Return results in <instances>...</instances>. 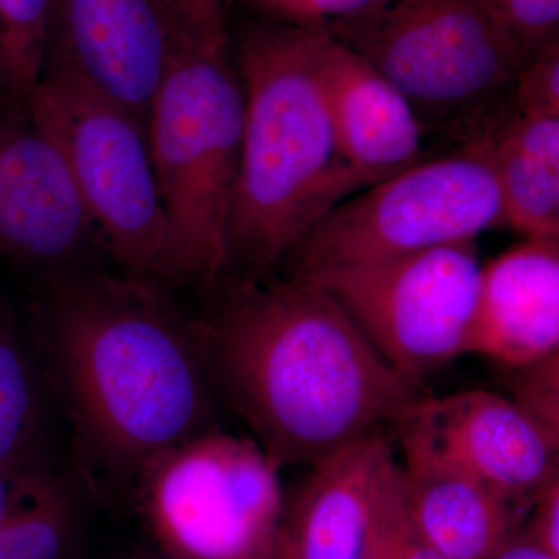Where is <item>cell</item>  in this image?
I'll list each match as a JSON object with an SVG mask.
<instances>
[{
    "instance_id": "obj_1",
    "label": "cell",
    "mask_w": 559,
    "mask_h": 559,
    "mask_svg": "<svg viewBox=\"0 0 559 559\" xmlns=\"http://www.w3.org/2000/svg\"><path fill=\"white\" fill-rule=\"evenodd\" d=\"M44 285L38 336L94 488L135 485L164 452L212 430L218 393L171 288L98 270Z\"/></svg>"
},
{
    "instance_id": "obj_2",
    "label": "cell",
    "mask_w": 559,
    "mask_h": 559,
    "mask_svg": "<svg viewBox=\"0 0 559 559\" xmlns=\"http://www.w3.org/2000/svg\"><path fill=\"white\" fill-rule=\"evenodd\" d=\"M219 283L194 320L202 355L216 393L278 469L316 465L382 426L396 428L418 400L314 280Z\"/></svg>"
},
{
    "instance_id": "obj_3",
    "label": "cell",
    "mask_w": 559,
    "mask_h": 559,
    "mask_svg": "<svg viewBox=\"0 0 559 559\" xmlns=\"http://www.w3.org/2000/svg\"><path fill=\"white\" fill-rule=\"evenodd\" d=\"M325 36L275 21L238 35L245 121L227 227L231 278L270 277L331 209L374 183L337 146L319 76Z\"/></svg>"
},
{
    "instance_id": "obj_4",
    "label": "cell",
    "mask_w": 559,
    "mask_h": 559,
    "mask_svg": "<svg viewBox=\"0 0 559 559\" xmlns=\"http://www.w3.org/2000/svg\"><path fill=\"white\" fill-rule=\"evenodd\" d=\"M242 121L245 95L226 49L178 44L146 123L171 288L209 294L226 277Z\"/></svg>"
},
{
    "instance_id": "obj_5",
    "label": "cell",
    "mask_w": 559,
    "mask_h": 559,
    "mask_svg": "<svg viewBox=\"0 0 559 559\" xmlns=\"http://www.w3.org/2000/svg\"><path fill=\"white\" fill-rule=\"evenodd\" d=\"M457 145L487 138L511 108L527 57L485 0H385L329 32Z\"/></svg>"
},
{
    "instance_id": "obj_6",
    "label": "cell",
    "mask_w": 559,
    "mask_h": 559,
    "mask_svg": "<svg viewBox=\"0 0 559 559\" xmlns=\"http://www.w3.org/2000/svg\"><path fill=\"white\" fill-rule=\"evenodd\" d=\"M27 102L60 148L80 200L121 274L171 288L167 224L145 127L75 70L53 60L44 61Z\"/></svg>"
},
{
    "instance_id": "obj_7",
    "label": "cell",
    "mask_w": 559,
    "mask_h": 559,
    "mask_svg": "<svg viewBox=\"0 0 559 559\" xmlns=\"http://www.w3.org/2000/svg\"><path fill=\"white\" fill-rule=\"evenodd\" d=\"M506 226L502 200L481 140L426 157L358 191L290 250L293 275L385 263Z\"/></svg>"
},
{
    "instance_id": "obj_8",
    "label": "cell",
    "mask_w": 559,
    "mask_h": 559,
    "mask_svg": "<svg viewBox=\"0 0 559 559\" xmlns=\"http://www.w3.org/2000/svg\"><path fill=\"white\" fill-rule=\"evenodd\" d=\"M278 468L257 441L201 433L138 480L143 513L176 559H266L282 527Z\"/></svg>"
},
{
    "instance_id": "obj_9",
    "label": "cell",
    "mask_w": 559,
    "mask_h": 559,
    "mask_svg": "<svg viewBox=\"0 0 559 559\" xmlns=\"http://www.w3.org/2000/svg\"><path fill=\"white\" fill-rule=\"evenodd\" d=\"M480 274L476 241H468L305 277L329 290L378 355L417 388L466 355Z\"/></svg>"
},
{
    "instance_id": "obj_10",
    "label": "cell",
    "mask_w": 559,
    "mask_h": 559,
    "mask_svg": "<svg viewBox=\"0 0 559 559\" xmlns=\"http://www.w3.org/2000/svg\"><path fill=\"white\" fill-rule=\"evenodd\" d=\"M97 248L105 250L57 143L27 97L0 86V255L53 277L95 270Z\"/></svg>"
},
{
    "instance_id": "obj_11",
    "label": "cell",
    "mask_w": 559,
    "mask_h": 559,
    "mask_svg": "<svg viewBox=\"0 0 559 559\" xmlns=\"http://www.w3.org/2000/svg\"><path fill=\"white\" fill-rule=\"evenodd\" d=\"M396 429L403 450L447 460L524 506L559 476V440L498 393L418 396Z\"/></svg>"
},
{
    "instance_id": "obj_12",
    "label": "cell",
    "mask_w": 559,
    "mask_h": 559,
    "mask_svg": "<svg viewBox=\"0 0 559 559\" xmlns=\"http://www.w3.org/2000/svg\"><path fill=\"white\" fill-rule=\"evenodd\" d=\"M404 514L400 463L373 433L312 465L280 536L293 559H377Z\"/></svg>"
},
{
    "instance_id": "obj_13",
    "label": "cell",
    "mask_w": 559,
    "mask_h": 559,
    "mask_svg": "<svg viewBox=\"0 0 559 559\" xmlns=\"http://www.w3.org/2000/svg\"><path fill=\"white\" fill-rule=\"evenodd\" d=\"M176 46L160 0L51 2L46 60L75 70L145 130Z\"/></svg>"
},
{
    "instance_id": "obj_14",
    "label": "cell",
    "mask_w": 559,
    "mask_h": 559,
    "mask_svg": "<svg viewBox=\"0 0 559 559\" xmlns=\"http://www.w3.org/2000/svg\"><path fill=\"white\" fill-rule=\"evenodd\" d=\"M559 352V238H525L481 264L466 355L511 369Z\"/></svg>"
},
{
    "instance_id": "obj_15",
    "label": "cell",
    "mask_w": 559,
    "mask_h": 559,
    "mask_svg": "<svg viewBox=\"0 0 559 559\" xmlns=\"http://www.w3.org/2000/svg\"><path fill=\"white\" fill-rule=\"evenodd\" d=\"M320 86L342 157L378 182L429 157L428 131L411 103L373 66L326 33Z\"/></svg>"
},
{
    "instance_id": "obj_16",
    "label": "cell",
    "mask_w": 559,
    "mask_h": 559,
    "mask_svg": "<svg viewBox=\"0 0 559 559\" xmlns=\"http://www.w3.org/2000/svg\"><path fill=\"white\" fill-rule=\"evenodd\" d=\"M404 502L412 528L444 559H489L521 528L530 506L426 452L403 450Z\"/></svg>"
},
{
    "instance_id": "obj_17",
    "label": "cell",
    "mask_w": 559,
    "mask_h": 559,
    "mask_svg": "<svg viewBox=\"0 0 559 559\" xmlns=\"http://www.w3.org/2000/svg\"><path fill=\"white\" fill-rule=\"evenodd\" d=\"M481 142L498 180L506 226L524 238H559V116L510 108Z\"/></svg>"
},
{
    "instance_id": "obj_18",
    "label": "cell",
    "mask_w": 559,
    "mask_h": 559,
    "mask_svg": "<svg viewBox=\"0 0 559 559\" xmlns=\"http://www.w3.org/2000/svg\"><path fill=\"white\" fill-rule=\"evenodd\" d=\"M73 532L72 496L43 471L24 502L0 525V559H69Z\"/></svg>"
},
{
    "instance_id": "obj_19",
    "label": "cell",
    "mask_w": 559,
    "mask_h": 559,
    "mask_svg": "<svg viewBox=\"0 0 559 559\" xmlns=\"http://www.w3.org/2000/svg\"><path fill=\"white\" fill-rule=\"evenodd\" d=\"M39 423L35 366L13 323L0 318V468L31 460Z\"/></svg>"
},
{
    "instance_id": "obj_20",
    "label": "cell",
    "mask_w": 559,
    "mask_h": 559,
    "mask_svg": "<svg viewBox=\"0 0 559 559\" xmlns=\"http://www.w3.org/2000/svg\"><path fill=\"white\" fill-rule=\"evenodd\" d=\"M53 0H0V86L13 94L33 90L46 60Z\"/></svg>"
},
{
    "instance_id": "obj_21",
    "label": "cell",
    "mask_w": 559,
    "mask_h": 559,
    "mask_svg": "<svg viewBox=\"0 0 559 559\" xmlns=\"http://www.w3.org/2000/svg\"><path fill=\"white\" fill-rule=\"evenodd\" d=\"M514 370L510 400L559 440V352Z\"/></svg>"
},
{
    "instance_id": "obj_22",
    "label": "cell",
    "mask_w": 559,
    "mask_h": 559,
    "mask_svg": "<svg viewBox=\"0 0 559 559\" xmlns=\"http://www.w3.org/2000/svg\"><path fill=\"white\" fill-rule=\"evenodd\" d=\"M522 53L532 57L559 39V0H485Z\"/></svg>"
},
{
    "instance_id": "obj_23",
    "label": "cell",
    "mask_w": 559,
    "mask_h": 559,
    "mask_svg": "<svg viewBox=\"0 0 559 559\" xmlns=\"http://www.w3.org/2000/svg\"><path fill=\"white\" fill-rule=\"evenodd\" d=\"M511 109L559 116V39L544 44L522 66L514 81Z\"/></svg>"
},
{
    "instance_id": "obj_24",
    "label": "cell",
    "mask_w": 559,
    "mask_h": 559,
    "mask_svg": "<svg viewBox=\"0 0 559 559\" xmlns=\"http://www.w3.org/2000/svg\"><path fill=\"white\" fill-rule=\"evenodd\" d=\"M272 21L329 32L334 25L355 20L385 0H253Z\"/></svg>"
},
{
    "instance_id": "obj_25",
    "label": "cell",
    "mask_w": 559,
    "mask_h": 559,
    "mask_svg": "<svg viewBox=\"0 0 559 559\" xmlns=\"http://www.w3.org/2000/svg\"><path fill=\"white\" fill-rule=\"evenodd\" d=\"M176 44L227 49L223 0H160Z\"/></svg>"
},
{
    "instance_id": "obj_26",
    "label": "cell",
    "mask_w": 559,
    "mask_h": 559,
    "mask_svg": "<svg viewBox=\"0 0 559 559\" xmlns=\"http://www.w3.org/2000/svg\"><path fill=\"white\" fill-rule=\"evenodd\" d=\"M520 532L559 557V476L540 488L532 500Z\"/></svg>"
},
{
    "instance_id": "obj_27",
    "label": "cell",
    "mask_w": 559,
    "mask_h": 559,
    "mask_svg": "<svg viewBox=\"0 0 559 559\" xmlns=\"http://www.w3.org/2000/svg\"><path fill=\"white\" fill-rule=\"evenodd\" d=\"M39 474L40 469L33 468L32 460L0 468V525L24 502Z\"/></svg>"
},
{
    "instance_id": "obj_28",
    "label": "cell",
    "mask_w": 559,
    "mask_h": 559,
    "mask_svg": "<svg viewBox=\"0 0 559 559\" xmlns=\"http://www.w3.org/2000/svg\"><path fill=\"white\" fill-rule=\"evenodd\" d=\"M377 559H444L418 538L412 528L409 516L404 514L389 533Z\"/></svg>"
},
{
    "instance_id": "obj_29",
    "label": "cell",
    "mask_w": 559,
    "mask_h": 559,
    "mask_svg": "<svg viewBox=\"0 0 559 559\" xmlns=\"http://www.w3.org/2000/svg\"><path fill=\"white\" fill-rule=\"evenodd\" d=\"M489 559H559V557L543 549L518 530L516 535L511 536Z\"/></svg>"
},
{
    "instance_id": "obj_30",
    "label": "cell",
    "mask_w": 559,
    "mask_h": 559,
    "mask_svg": "<svg viewBox=\"0 0 559 559\" xmlns=\"http://www.w3.org/2000/svg\"><path fill=\"white\" fill-rule=\"evenodd\" d=\"M266 559H293L290 557L288 547H286L285 540L282 539V536H277V540H275L274 549H272L270 557Z\"/></svg>"
},
{
    "instance_id": "obj_31",
    "label": "cell",
    "mask_w": 559,
    "mask_h": 559,
    "mask_svg": "<svg viewBox=\"0 0 559 559\" xmlns=\"http://www.w3.org/2000/svg\"><path fill=\"white\" fill-rule=\"evenodd\" d=\"M153 559H176V558H171V557H168V555H165V557H162V558H153Z\"/></svg>"
}]
</instances>
